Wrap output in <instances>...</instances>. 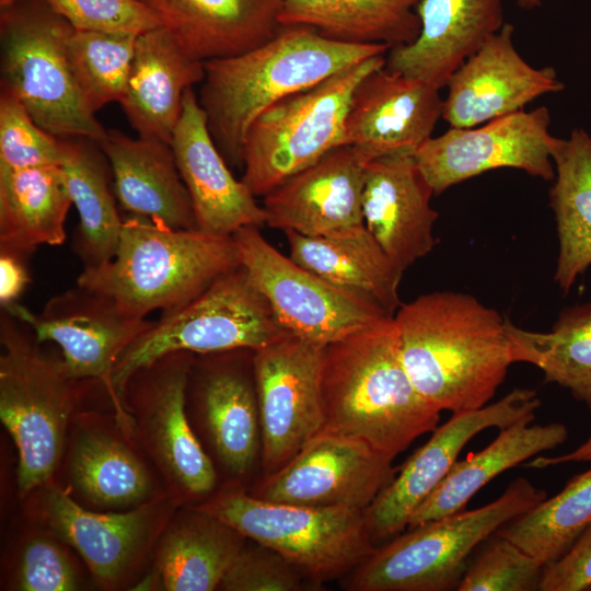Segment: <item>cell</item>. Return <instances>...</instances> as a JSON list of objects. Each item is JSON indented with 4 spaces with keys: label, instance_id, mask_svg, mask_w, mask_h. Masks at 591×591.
Segmentation results:
<instances>
[{
    "label": "cell",
    "instance_id": "obj_31",
    "mask_svg": "<svg viewBox=\"0 0 591 591\" xmlns=\"http://www.w3.org/2000/svg\"><path fill=\"white\" fill-rule=\"evenodd\" d=\"M535 415L500 430L482 451L455 462L448 475L418 506L408 521L413 529L465 508L472 497L496 476L520 463L563 444L568 428L559 422L531 425Z\"/></svg>",
    "mask_w": 591,
    "mask_h": 591
},
{
    "label": "cell",
    "instance_id": "obj_34",
    "mask_svg": "<svg viewBox=\"0 0 591 591\" xmlns=\"http://www.w3.org/2000/svg\"><path fill=\"white\" fill-rule=\"evenodd\" d=\"M553 162L549 206L559 244L554 280L566 294L591 266V134L576 128L559 139Z\"/></svg>",
    "mask_w": 591,
    "mask_h": 591
},
{
    "label": "cell",
    "instance_id": "obj_24",
    "mask_svg": "<svg viewBox=\"0 0 591 591\" xmlns=\"http://www.w3.org/2000/svg\"><path fill=\"white\" fill-rule=\"evenodd\" d=\"M416 12L417 39L391 48L385 67L438 89L505 24L503 0H421Z\"/></svg>",
    "mask_w": 591,
    "mask_h": 591
},
{
    "label": "cell",
    "instance_id": "obj_17",
    "mask_svg": "<svg viewBox=\"0 0 591 591\" xmlns=\"http://www.w3.org/2000/svg\"><path fill=\"white\" fill-rule=\"evenodd\" d=\"M541 404L534 390L514 389L496 403L455 413L437 427L364 510L372 541L396 535L408 525L414 511L448 475L460 452L477 433L489 428L501 430L523 417L533 416Z\"/></svg>",
    "mask_w": 591,
    "mask_h": 591
},
{
    "label": "cell",
    "instance_id": "obj_4",
    "mask_svg": "<svg viewBox=\"0 0 591 591\" xmlns=\"http://www.w3.org/2000/svg\"><path fill=\"white\" fill-rule=\"evenodd\" d=\"M239 266L233 236L172 229L131 215L123 219L114 257L100 266L83 267L77 285L101 292L125 313L144 318L154 310L182 306Z\"/></svg>",
    "mask_w": 591,
    "mask_h": 591
},
{
    "label": "cell",
    "instance_id": "obj_29",
    "mask_svg": "<svg viewBox=\"0 0 591 591\" xmlns=\"http://www.w3.org/2000/svg\"><path fill=\"white\" fill-rule=\"evenodd\" d=\"M244 538L219 519L188 506L170 518L154 547L152 572L135 589L216 590Z\"/></svg>",
    "mask_w": 591,
    "mask_h": 591
},
{
    "label": "cell",
    "instance_id": "obj_20",
    "mask_svg": "<svg viewBox=\"0 0 591 591\" xmlns=\"http://www.w3.org/2000/svg\"><path fill=\"white\" fill-rule=\"evenodd\" d=\"M440 89L387 69L368 73L355 89L345 123L346 144L370 162L416 151L442 117Z\"/></svg>",
    "mask_w": 591,
    "mask_h": 591
},
{
    "label": "cell",
    "instance_id": "obj_41",
    "mask_svg": "<svg viewBox=\"0 0 591 591\" xmlns=\"http://www.w3.org/2000/svg\"><path fill=\"white\" fill-rule=\"evenodd\" d=\"M63 541L48 530L27 536L14 558L10 589L73 591L81 587L80 569Z\"/></svg>",
    "mask_w": 591,
    "mask_h": 591
},
{
    "label": "cell",
    "instance_id": "obj_39",
    "mask_svg": "<svg viewBox=\"0 0 591 591\" xmlns=\"http://www.w3.org/2000/svg\"><path fill=\"white\" fill-rule=\"evenodd\" d=\"M138 35L76 31L69 36L70 68L88 108L95 114L124 95Z\"/></svg>",
    "mask_w": 591,
    "mask_h": 591
},
{
    "label": "cell",
    "instance_id": "obj_1",
    "mask_svg": "<svg viewBox=\"0 0 591 591\" xmlns=\"http://www.w3.org/2000/svg\"><path fill=\"white\" fill-rule=\"evenodd\" d=\"M394 320L414 385L440 410L484 407L514 363L508 320L471 294L426 293L402 303Z\"/></svg>",
    "mask_w": 591,
    "mask_h": 591
},
{
    "label": "cell",
    "instance_id": "obj_15",
    "mask_svg": "<svg viewBox=\"0 0 591 591\" xmlns=\"http://www.w3.org/2000/svg\"><path fill=\"white\" fill-rule=\"evenodd\" d=\"M323 346L293 335L253 351L267 475L287 464L323 427Z\"/></svg>",
    "mask_w": 591,
    "mask_h": 591
},
{
    "label": "cell",
    "instance_id": "obj_43",
    "mask_svg": "<svg viewBox=\"0 0 591 591\" xmlns=\"http://www.w3.org/2000/svg\"><path fill=\"white\" fill-rule=\"evenodd\" d=\"M76 31L139 35L162 26L140 0H44Z\"/></svg>",
    "mask_w": 591,
    "mask_h": 591
},
{
    "label": "cell",
    "instance_id": "obj_21",
    "mask_svg": "<svg viewBox=\"0 0 591 591\" xmlns=\"http://www.w3.org/2000/svg\"><path fill=\"white\" fill-rule=\"evenodd\" d=\"M367 163L352 146L327 152L263 196L266 225L308 236L339 235L363 225Z\"/></svg>",
    "mask_w": 591,
    "mask_h": 591
},
{
    "label": "cell",
    "instance_id": "obj_7",
    "mask_svg": "<svg viewBox=\"0 0 591 591\" xmlns=\"http://www.w3.org/2000/svg\"><path fill=\"white\" fill-rule=\"evenodd\" d=\"M290 334L246 270L222 275L182 306L162 312L118 357L112 374V401L138 369L160 357L188 351L209 355L239 349L255 351Z\"/></svg>",
    "mask_w": 591,
    "mask_h": 591
},
{
    "label": "cell",
    "instance_id": "obj_47",
    "mask_svg": "<svg viewBox=\"0 0 591 591\" xmlns=\"http://www.w3.org/2000/svg\"><path fill=\"white\" fill-rule=\"evenodd\" d=\"M591 461V438L579 445L573 451L559 456H537L530 461L526 466L533 468H545L553 465H559L570 462H590Z\"/></svg>",
    "mask_w": 591,
    "mask_h": 591
},
{
    "label": "cell",
    "instance_id": "obj_11",
    "mask_svg": "<svg viewBox=\"0 0 591 591\" xmlns=\"http://www.w3.org/2000/svg\"><path fill=\"white\" fill-rule=\"evenodd\" d=\"M194 354L175 351L131 374L120 394L134 437L176 506L211 494L217 472L188 421L186 387Z\"/></svg>",
    "mask_w": 591,
    "mask_h": 591
},
{
    "label": "cell",
    "instance_id": "obj_30",
    "mask_svg": "<svg viewBox=\"0 0 591 591\" xmlns=\"http://www.w3.org/2000/svg\"><path fill=\"white\" fill-rule=\"evenodd\" d=\"M290 258L332 285L394 316L401 306V270L366 225L333 236L285 231Z\"/></svg>",
    "mask_w": 591,
    "mask_h": 591
},
{
    "label": "cell",
    "instance_id": "obj_10",
    "mask_svg": "<svg viewBox=\"0 0 591 591\" xmlns=\"http://www.w3.org/2000/svg\"><path fill=\"white\" fill-rule=\"evenodd\" d=\"M385 63V54L370 57L264 111L248 128L243 149L241 181L251 193L265 196L327 152L347 146L345 123L352 93Z\"/></svg>",
    "mask_w": 591,
    "mask_h": 591
},
{
    "label": "cell",
    "instance_id": "obj_32",
    "mask_svg": "<svg viewBox=\"0 0 591 591\" xmlns=\"http://www.w3.org/2000/svg\"><path fill=\"white\" fill-rule=\"evenodd\" d=\"M63 181L79 213L73 251L83 267L111 260L118 245L123 219L109 185V162L100 146L88 138H59Z\"/></svg>",
    "mask_w": 591,
    "mask_h": 591
},
{
    "label": "cell",
    "instance_id": "obj_45",
    "mask_svg": "<svg viewBox=\"0 0 591 591\" xmlns=\"http://www.w3.org/2000/svg\"><path fill=\"white\" fill-rule=\"evenodd\" d=\"M538 590H591V523L561 557L544 567Z\"/></svg>",
    "mask_w": 591,
    "mask_h": 591
},
{
    "label": "cell",
    "instance_id": "obj_46",
    "mask_svg": "<svg viewBox=\"0 0 591 591\" xmlns=\"http://www.w3.org/2000/svg\"><path fill=\"white\" fill-rule=\"evenodd\" d=\"M30 256L7 248H0V304L5 308L18 302L31 275L27 267Z\"/></svg>",
    "mask_w": 591,
    "mask_h": 591
},
{
    "label": "cell",
    "instance_id": "obj_44",
    "mask_svg": "<svg viewBox=\"0 0 591 591\" xmlns=\"http://www.w3.org/2000/svg\"><path fill=\"white\" fill-rule=\"evenodd\" d=\"M239 552L219 588L224 591H301L310 581L276 551L256 543Z\"/></svg>",
    "mask_w": 591,
    "mask_h": 591
},
{
    "label": "cell",
    "instance_id": "obj_5",
    "mask_svg": "<svg viewBox=\"0 0 591 591\" xmlns=\"http://www.w3.org/2000/svg\"><path fill=\"white\" fill-rule=\"evenodd\" d=\"M0 341V418L18 449V487L25 497L53 482L85 380L72 379L62 358L43 350L28 326L4 311Z\"/></svg>",
    "mask_w": 591,
    "mask_h": 591
},
{
    "label": "cell",
    "instance_id": "obj_18",
    "mask_svg": "<svg viewBox=\"0 0 591 591\" xmlns=\"http://www.w3.org/2000/svg\"><path fill=\"white\" fill-rule=\"evenodd\" d=\"M392 462L359 439L321 430L251 495L270 501L364 511L395 477Z\"/></svg>",
    "mask_w": 591,
    "mask_h": 591
},
{
    "label": "cell",
    "instance_id": "obj_28",
    "mask_svg": "<svg viewBox=\"0 0 591 591\" xmlns=\"http://www.w3.org/2000/svg\"><path fill=\"white\" fill-rule=\"evenodd\" d=\"M97 144L109 162L114 193L124 210L172 229H196L192 199L170 143L111 130Z\"/></svg>",
    "mask_w": 591,
    "mask_h": 591
},
{
    "label": "cell",
    "instance_id": "obj_12",
    "mask_svg": "<svg viewBox=\"0 0 591 591\" xmlns=\"http://www.w3.org/2000/svg\"><path fill=\"white\" fill-rule=\"evenodd\" d=\"M232 236L240 265L293 336L325 347L391 316L282 255L259 228L245 227Z\"/></svg>",
    "mask_w": 591,
    "mask_h": 591
},
{
    "label": "cell",
    "instance_id": "obj_27",
    "mask_svg": "<svg viewBox=\"0 0 591 591\" xmlns=\"http://www.w3.org/2000/svg\"><path fill=\"white\" fill-rule=\"evenodd\" d=\"M202 62L243 54L282 27L283 0H140Z\"/></svg>",
    "mask_w": 591,
    "mask_h": 591
},
{
    "label": "cell",
    "instance_id": "obj_36",
    "mask_svg": "<svg viewBox=\"0 0 591 591\" xmlns=\"http://www.w3.org/2000/svg\"><path fill=\"white\" fill-rule=\"evenodd\" d=\"M421 0H283L282 27L303 25L349 44H384L391 48L417 39Z\"/></svg>",
    "mask_w": 591,
    "mask_h": 591
},
{
    "label": "cell",
    "instance_id": "obj_40",
    "mask_svg": "<svg viewBox=\"0 0 591 591\" xmlns=\"http://www.w3.org/2000/svg\"><path fill=\"white\" fill-rule=\"evenodd\" d=\"M545 565L510 540L495 533L467 567L457 591L538 590Z\"/></svg>",
    "mask_w": 591,
    "mask_h": 591
},
{
    "label": "cell",
    "instance_id": "obj_13",
    "mask_svg": "<svg viewBox=\"0 0 591 591\" xmlns=\"http://www.w3.org/2000/svg\"><path fill=\"white\" fill-rule=\"evenodd\" d=\"M36 490L40 521L76 549L95 582L107 590L130 582L177 507L162 494L128 510L97 512L80 506L53 482Z\"/></svg>",
    "mask_w": 591,
    "mask_h": 591
},
{
    "label": "cell",
    "instance_id": "obj_16",
    "mask_svg": "<svg viewBox=\"0 0 591 591\" xmlns=\"http://www.w3.org/2000/svg\"><path fill=\"white\" fill-rule=\"evenodd\" d=\"M2 311L23 322L40 344L53 341L68 374L102 382L112 397V374L121 352L152 321L125 313L109 297L76 287L50 298L39 313L12 303Z\"/></svg>",
    "mask_w": 591,
    "mask_h": 591
},
{
    "label": "cell",
    "instance_id": "obj_42",
    "mask_svg": "<svg viewBox=\"0 0 591 591\" xmlns=\"http://www.w3.org/2000/svg\"><path fill=\"white\" fill-rule=\"evenodd\" d=\"M60 140L39 127L8 91L0 96V169L58 165Z\"/></svg>",
    "mask_w": 591,
    "mask_h": 591
},
{
    "label": "cell",
    "instance_id": "obj_35",
    "mask_svg": "<svg viewBox=\"0 0 591 591\" xmlns=\"http://www.w3.org/2000/svg\"><path fill=\"white\" fill-rule=\"evenodd\" d=\"M127 438L101 428H81L69 453V473L79 494L104 509H131L158 491L152 474Z\"/></svg>",
    "mask_w": 591,
    "mask_h": 591
},
{
    "label": "cell",
    "instance_id": "obj_38",
    "mask_svg": "<svg viewBox=\"0 0 591 591\" xmlns=\"http://www.w3.org/2000/svg\"><path fill=\"white\" fill-rule=\"evenodd\" d=\"M591 523V468L554 497L501 526L503 536L545 566L561 557Z\"/></svg>",
    "mask_w": 591,
    "mask_h": 591
},
{
    "label": "cell",
    "instance_id": "obj_22",
    "mask_svg": "<svg viewBox=\"0 0 591 591\" xmlns=\"http://www.w3.org/2000/svg\"><path fill=\"white\" fill-rule=\"evenodd\" d=\"M171 147L192 199L196 229L232 236L245 227L266 225L263 206L231 173L192 88L184 94L183 112Z\"/></svg>",
    "mask_w": 591,
    "mask_h": 591
},
{
    "label": "cell",
    "instance_id": "obj_6",
    "mask_svg": "<svg viewBox=\"0 0 591 591\" xmlns=\"http://www.w3.org/2000/svg\"><path fill=\"white\" fill-rule=\"evenodd\" d=\"M547 498L528 478L473 510L438 518L375 547L346 580L351 591H443L457 587L472 552L501 526Z\"/></svg>",
    "mask_w": 591,
    "mask_h": 591
},
{
    "label": "cell",
    "instance_id": "obj_26",
    "mask_svg": "<svg viewBox=\"0 0 591 591\" xmlns=\"http://www.w3.org/2000/svg\"><path fill=\"white\" fill-rule=\"evenodd\" d=\"M235 351L193 359L187 390L199 403L218 459L233 476L254 464L259 443V409L253 382L235 360Z\"/></svg>",
    "mask_w": 591,
    "mask_h": 591
},
{
    "label": "cell",
    "instance_id": "obj_25",
    "mask_svg": "<svg viewBox=\"0 0 591 591\" xmlns=\"http://www.w3.org/2000/svg\"><path fill=\"white\" fill-rule=\"evenodd\" d=\"M205 66L163 26L136 38L121 108L139 137L171 144L185 92L202 82Z\"/></svg>",
    "mask_w": 591,
    "mask_h": 591
},
{
    "label": "cell",
    "instance_id": "obj_49",
    "mask_svg": "<svg viewBox=\"0 0 591 591\" xmlns=\"http://www.w3.org/2000/svg\"><path fill=\"white\" fill-rule=\"evenodd\" d=\"M19 0H0L1 10L13 5Z\"/></svg>",
    "mask_w": 591,
    "mask_h": 591
},
{
    "label": "cell",
    "instance_id": "obj_9",
    "mask_svg": "<svg viewBox=\"0 0 591 591\" xmlns=\"http://www.w3.org/2000/svg\"><path fill=\"white\" fill-rule=\"evenodd\" d=\"M190 506L276 551L317 584L354 570L375 548L359 509L270 501L237 489Z\"/></svg>",
    "mask_w": 591,
    "mask_h": 591
},
{
    "label": "cell",
    "instance_id": "obj_48",
    "mask_svg": "<svg viewBox=\"0 0 591 591\" xmlns=\"http://www.w3.org/2000/svg\"><path fill=\"white\" fill-rule=\"evenodd\" d=\"M544 0H517V4L524 10H532L542 4Z\"/></svg>",
    "mask_w": 591,
    "mask_h": 591
},
{
    "label": "cell",
    "instance_id": "obj_14",
    "mask_svg": "<svg viewBox=\"0 0 591 591\" xmlns=\"http://www.w3.org/2000/svg\"><path fill=\"white\" fill-rule=\"evenodd\" d=\"M546 106L519 111L475 127H450L414 154L434 195L487 171L512 167L554 181L553 152L560 138L549 132Z\"/></svg>",
    "mask_w": 591,
    "mask_h": 591
},
{
    "label": "cell",
    "instance_id": "obj_33",
    "mask_svg": "<svg viewBox=\"0 0 591 591\" xmlns=\"http://www.w3.org/2000/svg\"><path fill=\"white\" fill-rule=\"evenodd\" d=\"M71 204L59 164L0 169V248L31 256L62 244Z\"/></svg>",
    "mask_w": 591,
    "mask_h": 591
},
{
    "label": "cell",
    "instance_id": "obj_3",
    "mask_svg": "<svg viewBox=\"0 0 591 591\" xmlns=\"http://www.w3.org/2000/svg\"><path fill=\"white\" fill-rule=\"evenodd\" d=\"M389 50L384 44L343 43L297 25L281 27L243 54L205 61L199 104L225 162L243 167L247 130L271 105Z\"/></svg>",
    "mask_w": 591,
    "mask_h": 591
},
{
    "label": "cell",
    "instance_id": "obj_23",
    "mask_svg": "<svg viewBox=\"0 0 591 591\" xmlns=\"http://www.w3.org/2000/svg\"><path fill=\"white\" fill-rule=\"evenodd\" d=\"M433 189L414 154L398 153L367 163L362 216L368 231L403 271L433 248Z\"/></svg>",
    "mask_w": 591,
    "mask_h": 591
},
{
    "label": "cell",
    "instance_id": "obj_8",
    "mask_svg": "<svg viewBox=\"0 0 591 591\" xmlns=\"http://www.w3.org/2000/svg\"><path fill=\"white\" fill-rule=\"evenodd\" d=\"M2 90L57 138L101 142L107 131L83 102L67 45L72 26L44 0L1 10Z\"/></svg>",
    "mask_w": 591,
    "mask_h": 591
},
{
    "label": "cell",
    "instance_id": "obj_2",
    "mask_svg": "<svg viewBox=\"0 0 591 591\" xmlns=\"http://www.w3.org/2000/svg\"><path fill=\"white\" fill-rule=\"evenodd\" d=\"M321 394V430L359 439L391 460L440 420L403 363L394 316L324 347Z\"/></svg>",
    "mask_w": 591,
    "mask_h": 591
},
{
    "label": "cell",
    "instance_id": "obj_19",
    "mask_svg": "<svg viewBox=\"0 0 591 591\" xmlns=\"http://www.w3.org/2000/svg\"><path fill=\"white\" fill-rule=\"evenodd\" d=\"M513 32L512 24L505 22L449 78L442 118L450 127H475L565 89L554 68H535L523 59Z\"/></svg>",
    "mask_w": 591,
    "mask_h": 591
},
{
    "label": "cell",
    "instance_id": "obj_37",
    "mask_svg": "<svg viewBox=\"0 0 591 591\" xmlns=\"http://www.w3.org/2000/svg\"><path fill=\"white\" fill-rule=\"evenodd\" d=\"M514 362H526L544 380L571 393L591 412V303L565 309L548 332L522 329L508 320Z\"/></svg>",
    "mask_w": 591,
    "mask_h": 591
}]
</instances>
